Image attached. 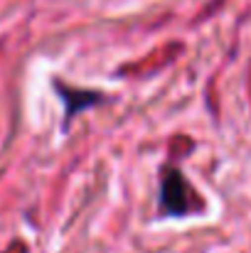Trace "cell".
<instances>
[{
  "instance_id": "cell-1",
  "label": "cell",
  "mask_w": 251,
  "mask_h": 253,
  "mask_svg": "<svg viewBox=\"0 0 251 253\" xmlns=\"http://www.w3.org/2000/svg\"><path fill=\"white\" fill-rule=\"evenodd\" d=\"M158 209L165 216H185L192 211V189L177 168H165L160 174Z\"/></svg>"
},
{
  "instance_id": "cell-2",
  "label": "cell",
  "mask_w": 251,
  "mask_h": 253,
  "mask_svg": "<svg viewBox=\"0 0 251 253\" xmlns=\"http://www.w3.org/2000/svg\"><path fill=\"white\" fill-rule=\"evenodd\" d=\"M54 88H57L59 98L64 101V111H67V118H64V123H69V118H72V116H77V113H82L86 106L103 101V96H101L99 91H86V88H69V86H64L62 82H57V84H54Z\"/></svg>"
}]
</instances>
